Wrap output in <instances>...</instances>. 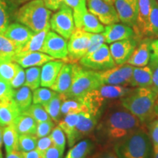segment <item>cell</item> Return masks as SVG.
Listing matches in <instances>:
<instances>
[{"label":"cell","mask_w":158,"mask_h":158,"mask_svg":"<svg viewBox=\"0 0 158 158\" xmlns=\"http://www.w3.org/2000/svg\"><path fill=\"white\" fill-rule=\"evenodd\" d=\"M145 124L117 100L108 103L97 125V133L102 143L114 145Z\"/></svg>","instance_id":"6da1fadb"},{"label":"cell","mask_w":158,"mask_h":158,"mask_svg":"<svg viewBox=\"0 0 158 158\" xmlns=\"http://www.w3.org/2000/svg\"><path fill=\"white\" fill-rule=\"evenodd\" d=\"M158 93L152 87H136L119 99L124 108L142 123H149L158 118Z\"/></svg>","instance_id":"7a4b0ae2"},{"label":"cell","mask_w":158,"mask_h":158,"mask_svg":"<svg viewBox=\"0 0 158 158\" xmlns=\"http://www.w3.org/2000/svg\"><path fill=\"white\" fill-rule=\"evenodd\" d=\"M148 128L143 127L133 132L114 145L118 158H150L152 143Z\"/></svg>","instance_id":"3957f363"},{"label":"cell","mask_w":158,"mask_h":158,"mask_svg":"<svg viewBox=\"0 0 158 158\" xmlns=\"http://www.w3.org/2000/svg\"><path fill=\"white\" fill-rule=\"evenodd\" d=\"M51 12L43 0H30L20 7L15 15L18 22L37 33L50 25Z\"/></svg>","instance_id":"277c9868"},{"label":"cell","mask_w":158,"mask_h":158,"mask_svg":"<svg viewBox=\"0 0 158 158\" xmlns=\"http://www.w3.org/2000/svg\"><path fill=\"white\" fill-rule=\"evenodd\" d=\"M101 85L98 71L89 70L73 63L72 84L70 89L64 94L66 99H81Z\"/></svg>","instance_id":"5b68a950"},{"label":"cell","mask_w":158,"mask_h":158,"mask_svg":"<svg viewBox=\"0 0 158 158\" xmlns=\"http://www.w3.org/2000/svg\"><path fill=\"white\" fill-rule=\"evenodd\" d=\"M133 89L124 86L102 84L98 88L91 91L81 99L87 106L90 112L100 114V109L105 104L124 98Z\"/></svg>","instance_id":"8992f818"},{"label":"cell","mask_w":158,"mask_h":158,"mask_svg":"<svg viewBox=\"0 0 158 158\" xmlns=\"http://www.w3.org/2000/svg\"><path fill=\"white\" fill-rule=\"evenodd\" d=\"M79 64L84 68L94 71H104L116 66L110 54L109 47L103 43L94 52L86 54L79 60Z\"/></svg>","instance_id":"52a82bcc"},{"label":"cell","mask_w":158,"mask_h":158,"mask_svg":"<svg viewBox=\"0 0 158 158\" xmlns=\"http://www.w3.org/2000/svg\"><path fill=\"white\" fill-rule=\"evenodd\" d=\"M52 30L64 39L69 40L75 29L73 14L70 7L63 4L50 19Z\"/></svg>","instance_id":"ba28073f"},{"label":"cell","mask_w":158,"mask_h":158,"mask_svg":"<svg viewBox=\"0 0 158 158\" xmlns=\"http://www.w3.org/2000/svg\"><path fill=\"white\" fill-rule=\"evenodd\" d=\"M134 67L127 63L116 65L114 68L98 72L102 84L113 86H130Z\"/></svg>","instance_id":"9c48e42d"},{"label":"cell","mask_w":158,"mask_h":158,"mask_svg":"<svg viewBox=\"0 0 158 158\" xmlns=\"http://www.w3.org/2000/svg\"><path fill=\"white\" fill-rule=\"evenodd\" d=\"M92 33L76 28L68 43V59L72 63H76L87 53L90 45Z\"/></svg>","instance_id":"30bf717a"},{"label":"cell","mask_w":158,"mask_h":158,"mask_svg":"<svg viewBox=\"0 0 158 158\" xmlns=\"http://www.w3.org/2000/svg\"><path fill=\"white\" fill-rule=\"evenodd\" d=\"M99 118L100 114H94L90 111L80 113L78 124H76L70 138L68 139L69 147H72L76 142L92 133L98 125Z\"/></svg>","instance_id":"8fae6325"},{"label":"cell","mask_w":158,"mask_h":158,"mask_svg":"<svg viewBox=\"0 0 158 158\" xmlns=\"http://www.w3.org/2000/svg\"><path fill=\"white\" fill-rule=\"evenodd\" d=\"M88 10L95 15L103 25H110L120 21L114 5L104 0H86Z\"/></svg>","instance_id":"7c38bea8"},{"label":"cell","mask_w":158,"mask_h":158,"mask_svg":"<svg viewBox=\"0 0 158 158\" xmlns=\"http://www.w3.org/2000/svg\"><path fill=\"white\" fill-rule=\"evenodd\" d=\"M41 52L54 59H68V49L66 39L55 31H49L45 37Z\"/></svg>","instance_id":"4fadbf2b"},{"label":"cell","mask_w":158,"mask_h":158,"mask_svg":"<svg viewBox=\"0 0 158 158\" xmlns=\"http://www.w3.org/2000/svg\"><path fill=\"white\" fill-rule=\"evenodd\" d=\"M138 40V38L134 37L110 43V52L116 65L127 63L137 46Z\"/></svg>","instance_id":"5bb4252c"},{"label":"cell","mask_w":158,"mask_h":158,"mask_svg":"<svg viewBox=\"0 0 158 158\" xmlns=\"http://www.w3.org/2000/svg\"><path fill=\"white\" fill-rule=\"evenodd\" d=\"M114 7L120 21L135 30L138 19V0H116Z\"/></svg>","instance_id":"9a60e30c"},{"label":"cell","mask_w":158,"mask_h":158,"mask_svg":"<svg viewBox=\"0 0 158 158\" xmlns=\"http://www.w3.org/2000/svg\"><path fill=\"white\" fill-rule=\"evenodd\" d=\"M102 34L105 38V42L108 44L122 40L134 38V37L138 38L134 29L131 27L124 23H116L107 25L105 27Z\"/></svg>","instance_id":"2e32d148"},{"label":"cell","mask_w":158,"mask_h":158,"mask_svg":"<svg viewBox=\"0 0 158 158\" xmlns=\"http://www.w3.org/2000/svg\"><path fill=\"white\" fill-rule=\"evenodd\" d=\"M34 34V31L26 26L21 23H14L8 26L3 35L14 43L21 51V49L28 43Z\"/></svg>","instance_id":"e0dca14e"},{"label":"cell","mask_w":158,"mask_h":158,"mask_svg":"<svg viewBox=\"0 0 158 158\" xmlns=\"http://www.w3.org/2000/svg\"><path fill=\"white\" fill-rule=\"evenodd\" d=\"M138 11L136 28L134 31L139 40L147 38L149 27L151 0H138Z\"/></svg>","instance_id":"ac0fdd59"},{"label":"cell","mask_w":158,"mask_h":158,"mask_svg":"<svg viewBox=\"0 0 158 158\" xmlns=\"http://www.w3.org/2000/svg\"><path fill=\"white\" fill-rule=\"evenodd\" d=\"M13 60L23 68H28L34 66H41L54 58L43 52H19L13 56Z\"/></svg>","instance_id":"d6986e66"},{"label":"cell","mask_w":158,"mask_h":158,"mask_svg":"<svg viewBox=\"0 0 158 158\" xmlns=\"http://www.w3.org/2000/svg\"><path fill=\"white\" fill-rule=\"evenodd\" d=\"M152 39H142L127 62L133 67H144L149 64L151 58Z\"/></svg>","instance_id":"ffe728a7"},{"label":"cell","mask_w":158,"mask_h":158,"mask_svg":"<svg viewBox=\"0 0 158 158\" xmlns=\"http://www.w3.org/2000/svg\"><path fill=\"white\" fill-rule=\"evenodd\" d=\"M73 78V63L64 64L51 89L59 94H65L70 89Z\"/></svg>","instance_id":"44dd1931"},{"label":"cell","mask_w":158,"mask_h":158,"mask_svg":"<svg viewBox=\"0 0 158 158\" xmlns=\"http://www.w3.org/2000/svg\"><path fill=\"white\" fill-rule=\"evenodd\" d=\"M21 114L13 100L0 101V125L2 127L13 125L15 118Z\"/></svg>","instance_id":"7402d4cb"},{"label":"cell","mask_w":158,"mask_h":158,"mask_svg":"<svg viewBox=\"0 0 158 158\" xmlns=\"http://www.w3.org/2000/svg\"><path fill=\"white\" fill-rule=\"evenodd\" d=\"M64 63L62 61L51 60L46 62L41 69L40 85L43 87H51L54 84L59 71Z\"/></svg>","instance_id":"603a6c76"},{"label":"cell","mask_w":158,"mask_h":158,"mask_svg":"<svg viewBox=\"0 0 158 158\" xmlns=\"http://www.w3.org/2000/svg\"><path fill=\"white\" fill-rule=\"evenodd\" d=\"M152 84V72L149 66L134 67L130 86L151 87Z\"/></svg>","instance_id":"cb8c5ba5"},{"label":"cell","mask_w":158,"mask_h":158,"mask_svg":"<svg viewBox=\"0 0 158 158\" xmlns=\"http://www.w3.org/2000/svg\"><path fill=\"white\" fill-rule=\"evenodd\" d=\"M17 133L21 135H35L37 131V122L31 116L21 114L15 118L13 124Z\"/></svg>","instance_id":"d4e9b609"},{"label":"cell","mask_w":158,"mask_h":158,"mask_svg":"<svg viewBox=\"0 0 158 158\" xmlns=\"http://www.w3.org/2000/svg\"><path fill=\"white\" fill-rule=\"evenodd\" d=\"M65 100H66V98L64 94H59L56 92V94L51 99L50 101L43 105L51 119L56 123H59V122L61 120V116H62L61 107H62V102Z\"/></svg>","instance_id":"484cf974"},{"label":"cell","mask_w":158,"mask_h":158,"mask_svg":"<svg viewBox=\"0 0 158 158\" xmlns=\"http://www.w3.org/2000/svg\"><path fill=\"white\" fill-rule=\"evenodd\" d=\"M13 56H0V79L10 82L15 76L19 64L13 60Z\"/></svg>","instance_id":"4316f807"},{"label":"cell","mask_w":158,"mask_h":158,"mask_svg":"<svg viewBox=\"0 0 158 158\" xmlns=\"http://www.w3.org/2000/svg\"><path fill=\"white\" fill-rule=\"evenodd\" d=\"M63 4L72 10L76 28L80 29L83 18L88 11L86 0H64Z\"/></svg>","instance_id":"83f0119b"},{"label":"cell","mask_w":158,"mask_h":158,"mask_svg":"<svg viewBox=\"0 0 158 158\" xmlns=\"http://www.w3.org/2000/svg\"><path fill=\"white\" fill-rule=\"evenodd\" d=\"M28 86H21L19 89L15 91L13 100L19 107L21 114L27 110L31 105L32 102V94Z\"/></svg>","instance_id":"f1b7e54d"},{"label":"cell","mask_w":158,"mask_h":158,"mask_svg":"<svg viewBox=\"0 0 158 158\" xmlns=\"http://www.w3.org/2000/svg\"><path fill=\"white\" fill-rule=\"evenodd\" d=\"M50 25L46 27L43 30L35 33L31 39L28 41L19 52H33V51H41L44 43L46 35L50 30Z\"/></svg>","instance_id":"f546056e"},{"label":"cell","mask_w":158,"mask_h":158,"mask_svg":"<svg viewBox=\"0 0 158 158\" xmlns=\"http://www.w3.org/2000/svg\"><path fill=\"white\" fill-rule=\"evenodd\" d=\"M87 111H89V109L82 99H66L61 107V113L64 116Z\"/></svg>","instance_id":"4dcf8cb0"},{"label":"cell","mask_w":158,"mask_h":158,"mask_svg":"<svg viewBox=\"0 0 158 158\" xmlns=\"http://www.w3.org/2000/svg\"><path fill=\"white\" fill-rule=\"evenodd\" d=\"M93 148V142L91 140H83L69 150L65 158H87Z\"/></svg>","instance_id":"1f68e13d"},{"label":"cell","mask_w":158,"mask_h":158,"mask_svg":"<svg viewBox=\"0 0 158 158\" xmlns=\"http://www.w3.org/2000/svg\"><path fill=\"white\" fill-rule=\"evenodd\" d=\"M19 133L13 125L6 126L3 127L2 138L5 144L6 154L18 150L19 146Z\"/></svg>","instance_id":"d6a6232c"},{"label":"cell","mask_w":158,"mask_h":158,"mask_svg":"<svg viewBox=\"0 0 158 158\" xmlns=\"http://www.w3.org/2000/svg\"><path fill=\"white\" fill-rule=\"evenodd\" d=\"M80 29L89 33H102L105 27L95 15L88 10L83 18Z\"/></svg>","instance_id":"836d02e7"},{"label":"cell","mask_w":158,"mask_h":158,"mask_svg":"<svg viewBox=\"0 0 158 158\" xmlns=\"http://www.w3.org/2000/svg\"><path fill=\"white\" fill-rule=\"evenodd\" d=\"M147 38L158 39V4L156 0H151Z\"/></svg>","instance_id":"e575fe53"},{"label":"cell","mask_w":158,"mask_h":158,"mask_svg":"<svg viewBox=\"0 0 158 158\" xmlns=\"http://www.w3.org/2000/svg\"><path fill=\"white\" fill-rule=\"evenodd\" d=\"M26 73V80L24 86H28L31 90H35L40 85L41 69L40 67H31Z\"/></svg>","instance_id":"d590c367"},{"label":"cell","mask_w":158,"mask_h":158,"mask_svg":"<svg viewBox=\"0 0 158 158\" xmlns=\"http://www.w3.org/2000/svg\"><path fill=\"white\" fill-rule=\"evenodd\" d=\"M22 114H27V115L31 116L37 123L52 120L43 106V105L40 104L31 105L28 109L23 112Z\"/></svg>","instance_id":"8d00e7d4"},{"label":"cell","mask_w":158,"mask_h":158,"mask_svg":"<svg viewBox=\"0 0 158 158\" xmlns=\"http://www.w3.org/2000/svg\"><path fill=\"white\" fill-rule=\"evenodd\" d=\"M79 118H80V114H68L64 116V117L59 122V126L66 134L68 139L70 138L73 134V132L79 121Z\"/></svg>","instance_id":"74e56055"},{"label":"cell","mask_w":158,"mask_h":158,"mask_svg":"<svg viewBox=\"0 0 158 158\" xmlns=\"http://www.w3.org/2000/svg\"><path fill=\"white\" fill-rule=\"evenodd\" d=\"M37 137L35 135H21L19 137L18 150L22 152L31 151L36 149Z\"/></svg>","instance_id":"f35d334b"},{"label":"cell","mask_w":158,"mask_h":158,"mask_svg":"<svg viewBox=\"0 0 158 158\" xmlns=\"http://www.w3.org/2000/svg\"><path fill=\"white\" fill-rule=\"evenodd\" d=\"M54 90L46 88H37L34 90L32 94V102L34 104L44 105L50 101L51 98L56 94Z\"/></svg>","instance_id":"ab89813d"},{"label":"cell","mask_w":158,"mask_h":158,"mask_svg":"<svg viewBox=\"0 0 158 158\" xmlns=\"http://www.w3.org/2000/svg\"><path fill=\"white\" fill-rule=\"evenodd\" d=\"M20 48L10 40L0 35V56H14Z\"/></svg>","instance_id":"60d3db41"},{"label":"cell","mask_w":158,"mask_h":158,"mask_svg":"<svg viewBox=\"0 0 158 158\" xmlns=\"http://www.w3.org/2000/svg\"><path fill=\"white\" fill-rule=\"evenodd\" d=\"M50 137L53 141V144L59 147L63 151H64L65 145H66V137L64 132L59 126L54 127L50 133Z\"/></svg>","instance_id":"b9f144b4"},{"label":"cell","mask_w":158,"mask_h":158,"mask_svg":"<svg viewBox=\"0 0 158 158\" xmlns=\"http://www.w3.org/2000/svg\"><path fill=\"white\" fill-rule=\"evenodd\" d=\"M9 13L5 0H0V35L5 33L9 26Z\"/></svg>","instance_id":"7bdbcfd3"},{"label":"cell","mask_w":158,"mask_h":158,"mask_svg":"<svg viewBox=\"0 0 158 158\" xmlns=\"http://www.w3.org/2000/svg\"><path fill=\"white\" fill-rule=\"evenodd\" d=\"M10 82L0 79V101L13 100L15 91Z\"/></svg>","instance_id":"ee69618b"},{"label":"cell","mask_w":158,"mask_h":158,"mask_svg":"<svg viewBox=\"0 0 158 158\" xmlns=\"http://www.w3.org/2000/svg\"><path fill=\"white\" fill-rule=\"evenodd\" d=\"M54 123L53 120H49V121L37 123V131L35 135L39 138L48 136L51 133L52 130L54 129Z\"/></svg>","instance_id":"f6af8a7d"},{"label":"cell","mask_w":158,"mask_h":158,"mask_svg":"<svg viewBox=\"0 0 158 158\" xmlns=\"http://www.w3.org/2000/svg\"><path fill=\"white\" fill-rule=\"evenodd\" d=\"M105 43V38L102 33H92L90 45L86 54L94 52Z\"/></svg>","instance_id":"bcb514c9"},{"label":"cell","mask_w":158,"mask_h":158,"mask_svg":"<svg viewBox=\"0 0 158 158\" xmlns=\"http://www.w3.org/2000/svg\"><path fill=\"white\" fill-rule=\"evenodd\" d=\"M26 80V73L25 71L23 70L22 67L19 65L18 67L16 73H15V76L10 81V84L12 87L13 89H18L19 87H21L23 85H24Z\"/></svg>","instance_id":"7dc6e473"},{"label":"cell","mask_w":158,"mask_h":158,"mask_svg":"<svg viewBox=\"0 0 158 158\" xmlns=\"http://www.w3.org/2000/svg\"><path fill=\"white\" fill-rule=\"evenodd\" d=\"M148 133L153 144L158 145V118L149 123Z\"/></svg>","instance_id":"c3c4849f"},{"label":"cell","mask_w":158,"mask_h":158,"mask_svg":"<svg viewBox=\"0 0 158 158\" xmlns=\"http://www.w3.org/2000/svg\"><path fill=\"white\" fill-rule=\"evenodd\" d=\"M53 145L54 144H53V141L51 140L50 135H48L45 136V137L40 138L37 140L36 149L44 155L45 151L48 150L51 147H52Z\"/></svg>","instance_id":"681fc988"},{"label":"cell","mask_w":158,"mask_h":158,"mask_svg":"<svg viewBox=\"0 0 158 158\" xmlns=\"http://www.w3.org/2000/svg\"><path fill=\"white\" fill-rule=\"evenodd\" d=\"M64 152L59 147L53 145L45 151L43 155V158H62Z\"/></svg>","instance_id":"f907efd6"},{"label":"cell","mask_w":158,"mask_h":158,"mask_svg":"<svg viewBox=\"0 0 158 158\" xmlns=\"http://www.w3.org/2000/svg\"><path fill=\"white\" fill-rule=\"evenodd\" d=\"M150 68L152 72V84L151 87L158 93V64L150 62Z\"/></svg>","instance_id":"816d5d0a"},{"label":"cell","mask_w":158,"mask_h":158,"mask_svg":"<svg viewBox=\"0 0 158 158\" xmlns=\"http://www.w3.org/2000/svg\"><path fill=\"white\" fill-rule=\"evenodd\" d=\"M150 62L158 64V39L152 40L151 42V58Z\"/></svg>","instance_id":"f5cc1de1"},{"label":"cell","mask_w":158,"mask_h":158,"mask_svg":"<svg viewBox=\"0 0 158 158\" xmlns=\"http://www.w3.org/2000/svg\"><path fill=\"white\" fill-rule=\"evenodd\" d=\"M92 158H118L114 149H106L102 152L98 153Z\"/></svg>","instance_id":"db71d44e"},{"label":"cell","mask_w":158,"mask_h":158,"mask_svg":"<svg viewBox=\"0 0 158 158\" xmlns=\"http://www.w3.org/2000/svg\"><path fill=\"white\" fill-rule=\"evenodd\" d=\"M22 154L23 158H43V154L37 149L27 152H22Z\"/></svg>","instance_id":"11a10c76"},{"label":"cell","mask_w":158,"mask_h":158,"mask_svg":"<svg viewBox=\"0 0 158 158\" xmlns=\"http://www.w3.org/2000/svg\"><path fill=\"white\" fill-rule=\"evenodd\" d=\"M64 3V0H50L46 7L51 10H56Z\"/></svg>","instance_id":"9f6ffc18"},{"label":"cell","mask_w":158,"mask_h":158,"mask_svg":"<svg viewBox=\"0 0 158 158\" xmlns=\"http://www.w3.org/2000/svg\"><path fill=\"white\" fill-rule=\"evenodd\" d=\"M6 158H23V156L21 152L16 150V151H13L10 153H7Z\"/></svg>","instance_id":"6f0895ef"},{"label":"cell","mask_w":158,"mask_h":158,"mask_svg":"<svg viewBox=\"0 0 158 158\" xmlns=\"http://www.w3.org/2000/svg\"><path fill=\"white\" fill-rule=\"evenodd\" d=\"M152 154L153 158H158V145L153 144L152 148Z\"/></svg>","instance_id":"680465c9"},{"label":"cell","mask_w":158,"mask_h":158,"mask_svg":"<svg viewBox=\"0 0 158 158\" xmlns=\"http://www.w3.org/2000/svg\"><path fill=\"white\" fill-rule=\"evenodd\" d=\"M2 132H3V128L1 125H0V151H1V148H2V143H3Z\"/></svg>","instance_id":"91938a15"},{"label":"cell","mask_w":158,"mask_h":158,"mask_svg":"<svg viewBox=\"0 0 158 158\" xmlns=\"http://www.w3.org/2000/svg\"><path fill=\"white\" fill-rule=\"evenodd\" d=\"M104 1L110 4V5H114V3H115L116 0H104Z\"/></svg>","instance_id":"94428289"},{"label":"cell","mask_w":158,"mask_h":158,"mask_svg":"<svg viewBox=\"0 0 158 158\" xmlns=\"http://www.w3.org/2000/svg\"><path fill=\"white\" fill-rule=\"evenodd\" d=\"M12 1L15 2H17V3H23V2H26L30 1V0H12Z\"/></svg>","instance_id":"6125c7cd"},{"label":"cell","mask_w":158,"mask_h":158,"mask_svg":"<svg viewBox=\"0 0 158 158\" xmlns=\"http://www.w3.org/2000/svg\"><path fill=\"white\" fill-rule=\"evenodd\" d=\"M43 1H44V2H45V5H46L48 3V2L50 1V0H43Z\"/></svg>","instance_id":"be15d7a7"},{"label":"cell","mask_w":158,"mask_h":158,"mask_svg":"<svg viewBox=\"0 0 158 158\" xmlns=\"http://www.w3.org/2000/svg\"><path fill=\"white\" fill-rule=\"evenodd\" d=\"M0 158H3L2 154V152L1 151H0Z\"/></svg>","instance_id":"e7e4bbea"},{"label":"cell","mask_w":158,"mask_h":158,"mask_svg":"<svg viewBox=\"0 0 158 158\" xmlns=\"http://www.w3.org/2000/svg\"><path fill=\"white\" fill-rule=\"evenodd\" d=\"M156 1H157V4H158V0H156Z\"/></svg>","instance_id":"03108f58"},{"label":"cell","mask_w":158,"mask_h":158,"mask_svg":"<svg viewBox=\"0 0 158 158\" xmlns=\"http://www.w3.org/2000/svg\"><path fill=\"white\" fill-rule=\"evenodd\" d=\"M157 106H158V99H157Z\"/></svg>","instance_id":"003e7915"}]
</instances>
